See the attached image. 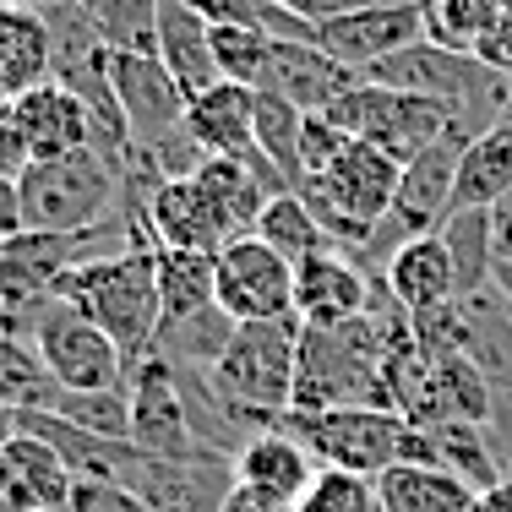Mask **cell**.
I'll return each mask as SVG.
<instances>
[{
	"instance_id": "cell-1",
	"label": "cell",
	"mask_w": 512,
	"mask_h": 512,
	"mask_svg": "<svg viewBox=\"0 0 512 512\" xmlns=\"http://www.w3.org/2000/svg\"><path fill=\"white\" fill-rule=\"evenodd\" d=\"M22 229L44 235H82L126 213V164L99 148H77L60 158H33L17 175Z\"/></svg>"
},
{
	"instance_id": "cell-2",
	"label": "cell",
	"mask_w": 512,
	"mask_h": 512,
	"mask_svg": "<svg viewBox=\"0 0 512 512\" xmlns=\"http://www.w3.org/2000/svg\"><path fill=\"white\" fill-rule=\"evenodd\" d=\"M295 365H300V316L240 322L229 349L207 371V387L251 431H273L278 414L295 404Z\"/></svg>"
},
{
	"instance_id": "cell-3",
	"label": "cell",
	"mask_w": 512,
	"mask_h": 512,
	"mask_svg": "<svg viewBox=\"0 0 512 512\" xmlns=\"http://www.w3.org/2000/svg\"><path fill=\"white\" fill-rule=\"evenodd\" d=\"M60 295L115 338L126 365H137L153 349L158 316H164V306H158V246L137 240L126 251L99 256V262H82Z\"/></svg>"
},
{
	"instance_id": "cell-4",
	"label": "cell",
	"mask_w": 512,
	"mask_h": 512,
	"mask_svg": "<svg viewBox=\"0 0 512 512\" xmlns=\"http://www.w3.org/2000/svg\"><path fill=\"white\" fill-rule=\"evenodd\" d=\"M398 180H404V164H398L393 153H382L376 142H349L344 158H338L327 175L300 180L295 191L311 202V213L322 218L333 246H344L349 256H365L376 224L393 213Z\"/></svg>"
},
{
	"instance_id": "cell-5",
	"label": "cell",
	"mask_w": 512,
	"mask_h": 512,
	"mask_svg": "<svg viewBox=\"0 0 512 512\" xmlns=\"http://www.w3.org/2000/svg\"><path fill=\"white\" fill-rule=\"evenodd\" d=\"M278 431L300 436L311 447L316 463L333 469H355V474H382L404 458V436L409 420L387 404H338V409H284Z\"/></svg>"
},
{
	"instance_id": "cell-6",
	"label": "cell",
	"mask_w": 512,
	"mask_h": 512,
	"mask_svg": "<svg viewBox=\"0 0 512 512\" xmlns=\"http://www.w3.org/2000/svg\"><path fill=\"white\" fill-rule=\"evenodd\" d=\"M338 131H349L355 142H376L382 153H393L398 164H409L414 153H425L431 142H442L447 131H458L453 109L420 99V93H398L382 88V82H355L344 99H333L322 109Z\"/></svg>"
},
{
	"instance_id": "cell-7",
	"label": "cell",
	"mask_w": 512,
	"mask_h": 512,
	"mask_svg": "<svg viewBox=\"0 0 512 512\" xmlns=\"http://www.w3.org/2000/svg\"><path fill=\"white\" fill-rule=\"evenodd\" d=\"M463 131H447L442 142H431L425 153H414L404 164V180H398V197H393V213L376 224L371 246H365L360 262L365 267H387L404 240H420V235H436L453 213V186H458V158H463Z\"/></svg>"
},
{
	"instance_id": "cell-8",
	"label": "cell",
	"mask_w": 512,
	"mask_h": 512,
	"mask_svg": "<svg viewBox=\"0 0 512 512\" xmlns=\"http://www.w3.org/2000/svg\"><path fill=\"white\" fill-rule=\"evenodd\" d=\"M153 512H224L229 491H235V463L229 458H158L142 447L120 442L115 480Z\"/></svg>"
},
{
	"instance_id": "cell-9",
	"label": "cell",
	"mask_w": 512,
	"mask_h": 512,
	"mask_svg": "<svg viewBox=\"0 0 512 512\" xmlns=\"http://www.w3.org/2000/svg\"><path fill=\"white\" fill-rule=\"evenodd\" d=\"M213 300L235 322L295 316V262L278 256L262 235H240L213 256Z\"/></svg>"
},
{
	"instance_id": "cell-10",
	"label": "cell",
	"mask_w": 512,
	"mask_h": 512,
	"mask_svg": "<svg viewBox=\"0 0 512 512\" xmlns=\"http://www.w3.org/2000/svg\"><path fill=\"white\" fill-rule=\"evenodd\" d=\"M33 349H39L44 371L55 376V387L88 393V387H126V355L104 333L93 316H82L71 300L44 311V322L33 327Z\"/></svg>"
},
{
	"instance_id": "cell-11",
	"label": "cell",
	"mask_w": 512,
	"mask_h": 512,
	"mask_svg": "<svg viewBox=\"0 0 512 512\" xmlns=\"http://www.w3.org/2000/svg\"><path fill=\"white\" fill-rule=\"evenodd\" d=\"M126 398H131V447L158 458H218L207 453L191 431L186 393H180V371L164 355H142L126 371Z\"/></svg>"
},
{
	"instance_id": "cell-12",
	"label": "cell",
	"mask_w": 512,
	"mask_h": 512,
	"mask_svg": "<svg viewBox=\"0 0 512 512\" xmlns=\"http://www.w3.org/2000/svg\"><path fill=\"white\" fill-rule=\"evenodd\" d=\"M414 39H425L420 0H371V6H349L316 22V44L333 60H344L349 71H365L376 60L409 50Z\"/></svg>"
},
{
	"instance_id": "cell-13",
	"label": "cell",
	"mask_w": 512,
	"mask_h": 512,
	"mask_svg": "<svg viewBox=\"0 0 512 512\" xmlns=\"http://www.w3.org/2000/svg\"><path fill=\"white\" fill-rule=\"evenodd\" d=\"M109 82H115V104L131 131V148H158L186 126L191 99L158 55H109Z\"/></svg>"
},
{
	"instance_id": "cell-14",
	"label": "cell",
	"mask_w": 512,
	"mask_h": 512,
	"mask_svg": "<svg viewBox=\"0 0 512 512\" xmlns=\"http://www.w3.org/2000/svg\"><path fill=\"white\" fill-rule=\"evenodd\" d=\"M376 295V273L344 246L311 251L295 262V316L300 322H349L365 316Z\"/></svg>"
},
{
	"instance_id": "cell-15",
	"label": "cell",
	"mask_w": 512,
	"mask_h": 512,
	"mask_svg": "<svg viewBox=\"0 0 512 512\" xmlns=\"http://www.w3.org/2000/svg\"><path fill=\"white\" fill-rule=\"evenodd\" d=\"M142 224H148L153 246L164 251H218L229 246V229L218 218V207L207 202V191L197 186V175H175L158 180L142 202Z\"/></svg>"
},
{
	"instance_id": "cell-16",
	"label": "cell",
	"mask_w": 512,
	"mask_h": 512,
	"mask_svg": "<svg viewBox=\"0 0 512 512\" xmlns=\"http://www.w3.org/2000/svg\"><path fill=\"white\" fill-rule=\"evenodd\" d=\"M360 82V71H349L344 60H333L322 44H295V39H273V55H267V71L256 88L278 93L306 115H322L333 99H344Z\"/></svg>"
},
{
	"instance_id": "cell-17",
	"label": "cell",
	"mask_w": 512,
	"mask_h": 512,
	"mask_svg": "<svg viewBox=\"0 0 512 512\" xmlns=\"http://www.w3.org/2000/svg\"><path fill=\"white\" fill-rule=\"evenodd\" d=\"M0 491H6L11 512H66L77 474L44 436L17 431L0 447Z\"/></svg>"
},
{
	"instance_id": "cell-18",
	"label": "cell",
	"mask_w": 512,
	"mask_h": 512,
	"mask_svg": "<svg viewBox=\"0 0 512 512\" xmlns=\"http://www.w3.org/2000/svg\"><path fill=\"white\" fill-rule=\"evenodd\" d=\"M316 469L322 463L311 458V447L300 442V436L289 431H256L246 447L235 453V480L246 485V491L267 496V502L278 507H300V496H306V485L316 480Z\"/></svg>"
},
{
	"instance_id": "cell-19",
	"label": "cell",
	"mask_w": 512,
	"mask_h": 512,
	"mask_svg": "<svg viewBox=\"0 0 512 512\" xmlns=\"http://www.w3.org/2000/svg\"><path fill=\"white\" fill-rule=\"evenodd\" d=\"M17 109V126L28 137V158H60V153H77L93 148V115L66 82H39L33 93L11 99Z\"/></svg>"
},
{
	"instance_id": "cell-20",
	"label": "cell",
	"mask_w": 512,
	"mask_h": 512,
	"mask_svg": "<svg viewBox=\"0 0 512 512\" xmlns=\"http://www.w3.org/2000/svg\"><path fill=\"white\" fill-rule=\"evenodd\" d=\"M158 60L186 88V99H197L213 82H224L218 77V60H213V22L191 0H158Z\"/></svg>"
},
{
	"instance_id": "cell-21",
	"label": "cell",
	"mask_w": 512,
	"mask_h": 512,
	"mask_svg": "<svg viewBox=\"0 0 512 512\" xmlns=\"http://www.w3.org/2000/svg\"><path fill=\"white\" fill-rule=\"evenodd\" d=\"M256 88L240 82H213L207 93L186 104V131L207 158H246L256 153Z\"/></svg>"
},
{
	"instance_id": "cell-22",
	"label": "cell",
	"mask_w": 512,
	"mask_h": 512,
	"mask_svg": "<svg viewBox=\"0 0 512 512\" xmlns=\"http://www.w3.org/2000/svg\"><path fill=\"white\" fill-rule=\"evenodd\" d=\"M55 77V39L44 11L0 6V104L33 93Z\"/></svg>"
},
{
	"instance_id": "cell-23",
	"label": "cell",
	"mask_w": 512,
	"mask_h": 512,
	"mask_svg": "<svg viewBox=\"0 0 512 512\" xmlns=\"http://www.w3.org/2000/svg\"><path fill=\"white\" fill-rule=\"evenodd\" d=\"M463 316H469V360L485 371L496 393L491 420H512V306L496 289H480L463 300Z\"/></svg>"
},
{
	"instance_id": "cell-24",
	"label": "cell",
	"mask_w": 512,
	"mask_h": 512,
	"mask_svg": "<svg viewBox=\"0 0 512 512\" xmlns=\"http://www.w3.org/2000/svg\"><path fill=\"white\" fill-rule=\"evenodd\" d=\"M393 300L404 306L409 316L425 311V306H442V300H458V284H453V256H447L442 235H420V240H404L382 267Z\"/></svg>"
},
{
	"instance_id": "cell-25",
	"label": "cell",
	"mask_w": 512,
	"mask_h": 512,
	"mask_svg": "<svg viewBox=\"0 0 512 512\" xmlns=\"http://www.w3.org/2000/svg\"><path fill=\"white\" fill-rule=\"evenodd\" d=\"M382 512H469L474 491L442 463H393L376 474Z\"/></svg>"
},
{
	"instance_id": "cell-26",
	"label": "cell",
	"mask_w": 512,
	"mask_h": 512,
	"mask_svg": "<svg viewBox=\"0 0 512 512\" xmlns=\"http://www.w3.org/2000/svg\"><path fill=\"white\" fill-rule=\"evenodd\" d=\"M235 316H229L224 306H202V311H191V316H169V322H158V333H153V355H164L175 371H197L207 376L218 365V355L229 349V338H235Z\"/></svg>"
},
{
	"instance_id": "cell-27",
	"label": "cell",
	"mask_w": 512,
	"mask_h": 512,
	"mask_svg": "<svg viewBox=\"0 0 512 512\" xmlns=\"http://www.w3.org/2000/svg\"><path fill=\"white\" fill-rule=\"evenodd\" d=\"M512 186V109L480 137L463 142L458 158V186H453V213L458 207H491Z\"/></svg>"
},
{
	"instance_id": "cell-28",
	"label": "cell",
	"mask_w": 512,
	"mask_h": 512,
	"mask_svg": "<svg viewBox=\"0 0 512 512\" xmlns=\"http://www.w3.org/2000/svg\"><path fill=\"white\" fill-rule=\"evenodd\" d=\"M447 256H453V284L458 300L491 289V267H496V235H491V207H458L447 213V224L436 229Z\"/></svg>"
},
{
	"instance_id": "cell-29",
	"label": "cell",
	"mask_w": 512,
	"mask_h": 512,
	"mask_svg": "<svg viewBox=\"0 0 512 512\" xmlns=\"http://www.w3.org/2000/svg\"><path fill=\"white\" fill-rule=\"evenodd\" d=\"M431 447H436V463L453 469L474 496L507 480L496 442H491V425H431Z\"/></svg>"
},
{
	"instance_id": "cell-30",
	"label": "cell",
	"mask_w": 512,
	"mask_h": 512,
	"mask_svg": "<svg viewBox=\"0 0 512 512\" xmlns=\"http://www.w3.org/2000/svg\"><path fill=\"white\" fill-rule=\"evenodd\" d=\"M256 235H262L278 256H289V262L333 246V235L322 229V218L311 213V202L300 197V191H278V197H267L262 218H256Z\"/></svg>"
},
{
	"instance_id": "cell-31",
	"label": "cell",
	"mask_w": 512,
	"mask_h": 512,
	"mask_svg": "<svg viewBox=\"0 0 512 512\" xmlns=\"http://www.w3.org/2000/svg\"><path fill=\"white\" fill-rule=\"evenodd\" d=\"M109 55H158V0H82Z\"/></svg>"
},
{
	"instance_id": "cell-32",
	"label": "cell",
	"mask_w": 512,
	"mask_h": 512,
	"mask_svg": "<svg viewBox=\"0 0 512 512\" xmlns=\"http://www.w3.org/2000/svg\"><path fill=\"white\" fill-rule=\"evenodd\" d=\"M213 256L218 251H164L158 246V306H164L158 322L213 306Z\"/></svg>"
},
{
	"instance_id": "cell-33",
	"label": "cell",
	"mask_w": 512,
	"mask_h": 512,
	"mask_svg": "<svg viewBox=\"0 0 512 512\" xmlns=\"http://www.w3.org/2000/svg\"><path fill=\"white\" fill-rule=\"evenodd\" d=\"M251 126H256V148H262V158L295 186L300 180V126H306V109H295L289 99H278V93L256 88Z\"/></svg>"
},
{
	"instance_id": "cell-34",
	"label": "cell",
	"mask_w": 512,
	"mask_h": 512,
	"mask_svg": "<svg viewBox=\"0 0 512 512\" xmlns=\"http://www.w3.org/2000/svg\"><path fill=\"white\" fill-rule=\"evenodd\" d=\"M50 414L82 425V431H93V436H104V442H131V398H126V387H88V393L60 387V393L50 398Z\"/></svg>"
},
{
	"instance_id": "cell-35",
	"label": "cell",
	"mask_w": 512,
	"mask_h": 512,
	"mask_svg": "<svg viewBox=\"0 0 512 512\" xmlns=\"http://www.w3.org/2000/svg\"><path fill=\"white\" fill-rule=\"evenodd\" d=\"M55 393L60 387H55V376L44 371L33 338L0 333V404H11V409H50Z\"/></svg>"
},
{
	"instance_id": "cell-36",
	"label": "cell",
	"mask_w": 512,
	"mask_h": 512,
	"mask_svg": "<svg viewBox=\"0 0 512 512\" xmlns=\"http://www.w3.org/2000/svg\"><path fill=\"white\" fill-rule=\"evenodd\" d=\"M420 6H425V39L447 44V50H474L502 22L507 0H420Z\"/></svg>"
},
{
	"instance_id": "cell-37",
	"label": "cell",
	"mask_w": 512,
	"mask_h": 512,
	"mask_svg": "<svg viewBox=\"0 0 512 512\" xmlns=\"http://www.w3.org/2000/svg\"><path fill=\"white\" fill-rule=\"evenodd\" d=\"M267 55H273V33L267 28H246V22H213V60L218 77L240 82V88H256L267 71Z\"/></svg>"
},
{
	"instance_id": "cell-38",
	"label": "cell",
	"mask_w": 512,
	"mask_h": 512,
	"mask_svg": "<svg viewBox=\"0 0 512 512\" xmlns=\"http://www.w3.org/2000/svg\"><path fill=\"white\" fill-rule=\"evenodd\" d=\"M295 512H382V496H376V480H371V474H355V469H333V463H322Z\"/></svg>"
},
{
	"instance_id": "cell-39",
	"label": "cell",
	"mask_w": 512,
	"mask_h": 512,
	"mask_svg": "<svg viewBox=\"0 0 512 512\" xmlns=\"http://www.w3.org/2000/svg\"><path fill=\"white\" fill-rule=\"evenodd\" d=\"M409 338L420 344L425 360L469 355V316H463V300H442V306L414 311V316H409Z\"/></svg>"
},
{
	"instance_id": "cell-40",
	"label": "cell",
	"mask_w": 512,
	"mask_h": 512,
	"mask_svg": "<svg viewBox=\"0 0 512 512\" xmlns=\"http://www.w3.org/2000/svg\"><path fill=\"white\" fill-rule=\"evenodd\" d=\"M349 131H338L327 115H306V126H300V180H316V175H327V169L344 158V148H349ZM295 180V186H300ZM289 186V191H295Z\"/></svg>"
},
{
	"instance_id": "cell-41",
	"label": "cell",
	"mask_w": 512,
	"mask_h": 512,
	"mask_svg": "<svg viewBox=\"0 0 512 512\" xmlns=\"http://www.w3.org/2000/svg\"><path fill=\"white\" fill-rule=\"evenodd\" d=\"M66 512H153V507L137 502L131 491H120V485H109V480H77Z\"/></svg>"
},
{
	"instance_id": "cell-42",
	"label": "cell",
	"mask_w": 512,
	"mask_h": 512,
	"mask_svg": "<svg viewBox=\"0 0 512 512\" xmlns=\"http://www.w3.org/2000/svg\"><path fill=\"white\" fill-rule=\"evenodd\" d=\"M28 164L33 158H28V137H22V126H17V109L0 104V180H17Z\"/></svg>"
},
{
	"instance_id": "cell-43",
	"label": "cell",
	"mask_w": 512,
	"mask_h": 512,
	"mask_svg": "<svg viewBox=\"0 0 512 512\" xmlns=\"http://www.w3.org/2000/svg\"><path fill=\"white\" fill-rule=\"evenodd\" d=\"M474 55H480L485 66H496V71H507V77H512V11H502V22L474 44Z\"/></svg>"
},
{
	"instance_id": "cell-44",
	"label": "cell",
	"mask_w": 512,
	"mask_h": 512,
	"mask_svg": "<svg viewBox=\"0 0 512 512\" xmlns=\"http://www.w3.org/2000/svg\"><path fill=\"white\" fill-rule=\"evenodd\" d=\"M491 235H496V256H512V186L491 202Z\"/></svg>"
},
{
	"instance_id": "cell-45",
	"label": "cell",
	"mask_w": 512,
	"mask_h": 512,
	"mask_svg": "<svg viewBox=\"0 0 512 512\" xmlns=\"http://www.w3.org/2000/svg\"><path fill=\"white\" fill-rule=\"evenodd\" d=\"M22 229V197H17V180H0V240H11Z\"/></svg>"
},
{
	"instance_id": "cell-46",
	"label": "cell",
	"mask_w": 512,
	"mask_h": 512,
	"mask_svg": "<svg viewBox=\"0 0 512 512\" xmlns=\"http://www.w3.org/2000/svg\"><path fill=\"white\" fill-rule=\"evenodd\" d=\"M224 512H295V507H278V502H267V496H256V491H246V485L235 480V491H229Z\"/></svg>"
},
{
	"instance_id": "cell-47",
	"label": "cell",
	"mask_w": 512,
	"mask_h": 512,
	"mask_svg": "<svg viewBox=\"0 0 512 512\" xmlns=\"http://www.w3.org/2000/svg\"><path fill=\"white\" fill-rule=\"evenodd\" d=\"M469 512H512V474L502 485H491V491H480L474 496V507Z\"/></svg>"
},
{
	"instance_id": "cell-48",
	"label": "cell",
	"mask_w": 512,
	"mask_h": 512,
	"mask_svg": "<svg viewBox=\"0 0 512 512\" xmlns=\"http://www.w3.org/2000/svg\"><path fill=\"white\" fill-rule=\"evenodd\" d=\"M491 289L512 306V256H496V267H491Z\"/></svg>"
},
{
	"instance_id": "cell-49",
	"label": "cell",
	"mask_w": 512,
	"mask_h": 512,
	"mask_svg": "<svg viewBox=\"0 0 512 512\" xmlns=\"http://www.w3.org/2000/svg\"><path fill=\"white\" fill-rule=\"evenodd\" d=\"M11 436H17V409H11V404H0V447H6Z\"/></svg>"
},
{
	"instance_id": "cell-50",
	"label": "cell",
	"mask_w": 512,
	"mask_h": 512,
	"mask_svg": "<svg viewBox=\"0 0 512 512\" xmlns=\"http://www.w3.org/2000/svg\"><path fill=\"white\" fill-rule=\"evenodd\" d=\"M0 6H28V11H50V6H66V0H0Z\"/></svg>"
}]
</instances>
